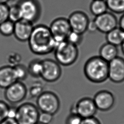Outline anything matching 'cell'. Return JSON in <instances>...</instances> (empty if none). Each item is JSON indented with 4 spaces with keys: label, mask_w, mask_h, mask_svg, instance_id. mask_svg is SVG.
Here are the masks:
<instances>
[{
    "label": "cell",
    "mask_w": 124,
    "mask_h": 124,
    "mask_svg": "<svg viewBox=\"0 0 124 124\" xmlns=\"http://www.w3.org/2000/svg\"><path fill=\"white\" fill-rule=\"evenodd\" d=\"M28 42L31 52L38 55L49 54L56 46L49 27L43 24L34 26Z\"/></svg>",
    "instance_id": "cell-1"
},
{
    "label": "cell",
    "mask_w": 124,
    "mask_h": 124,
    "mask_svg": "<svg viewBox=\"0 0 124 124\" xmlns=\"http://www.w3.org/2000/svg\"><path fill=\"white\" fill-rule=\"evenodd\" d=\"M108 62L99 56L89 58L83 67L85 76L90 81L94 83H101L108 79Z\"/></svg>",
    "instance_id": "cell-2"
},
{
    "label": "cell",
    "mask_w": 124,
    "mask_h": 124,
    "mask_svg": "<svg viewBox=\"0 0 124 124\" xmlns=\"http://www.w3.org/2000/svg\"><path fill=\"white\" fill-rule=\"evenodd\" d=\"M55 60L61 65L67 66L74 64L77 60L79 52L78 46L67 41L58 44L54 50Z\"/></svg>",
    "instance_id": "cell-3"
},
{
    "label": "cell",
    "mask_w": 124,
    "mask_h": 124,
    "mask_svg": "<svg viewBox=\"0 0 124 124\" xmlns=\"http://www.w3.org/2000/svg\"><path fill=\"white\" fill-rule=\"evenodd\" d=\"M36 98V106L40 112L54 115L59 111L61 106L60 100L55 93L49 91H44Z\"/></svg>",
    "instance_id": "cell-4"
},
{
    "label": "cell",
    "mask_w": 124,
    "mask_h": 124,
    "mask_svg": "<svg viewBox=\"0 0 124 124\" xmlns=\"http://www.w3.org/2000/svg\"><path fill=\"white\" fill-rule=\"evenodd\" d=\"M40 111L36 105L25 102L16 108L15 119L18 124H36L38 122Z\"/></svg>",
    "instance_id": "cell-5"
},
{
    "label": "cell",
    "mask_w": 124,
    "mask_h": 124,
    "mask_svg": "<svg viewBox=\"0 0 124 124\" xmlns=\"http://www.w3.org/2000/svg\"><path fill=\"white\" fill-rule=\"evenodd\" d=\"M17 4L22 19L33 24L39 20L41 15V6L38 0H19Z\"/></svg>",
    "instance_id": "cell-6"
},
{
    "label": "cell",
    "mask_w": 124,
    "mask_h": 124,
    "mask_svg": "<svg viewBox=\"0 0 124 124\" xmlns=\"http://www.w3.org/2000/svg\"><path fill=\"white\" fill-rule=\"evenodd\" d=\"M49 28L56 46L66 41L68 35L71 31L68 19L63 17H59L54 19L50 23Z\"/></svg>",
    "instance_id": "cell-7"
},
{
    "label": "cell",
    "mask_w": 124,
    "mask_h": 124,
    "mask_svg": "<svg viewBox=\"0 0 124 124\" xmlns=\"http://www.w3.org/2000/svg\"><path fill=\"white\" fill-rule=\"evenodd\" d=\"M97 110L93 99L84 97L79 99L71 107L70 113L78 114L84 119L94 116Z\"/></svg>",
    "instance_id": "cell-8"
},
{
    "label": "cell",
    "mask_w": 124,
    "mask_h": 124,
    "mask_svg": "<svg viewBox=\"0 0 124 124\" xmlns=\"http://www.w3.org/2000/svg\"><path fill=\"white\" fill-rule=\"evenodd\" d=\"M28 93L26 85L21 81H16L5 89L4 97L10 103L16 104L23 101Z\"/></svg>",
    "instance_id": "cell-9"
},
{
    "label": "cell",
    "mask_w": 124,
    "mask_h": 124,
    "mask_svg": "<svg viewBox=\"0 0 124 124\" xmlns=\"http://www.w3.org/2000/svg\"><path fill=\"white\" fill-rule=\"evenodd\" d=\"M62 73L61 65L56 60H43V70L40 77L43 80L49 83L56 82L61 78Z\"/></svg>",
    "instance_id": "cell-10"
},
{
    "label": "cell",
    "mask_w": 124,
    "mask_h": 124,
    "mask_svg": "<svg viewBox=\"0 0 124 124\" xmlns=\"http://www.w3.org/2000/svg\"><path fill=\"white\" fill-rule=\"evenodd\" d=\"M97 31L104 33H107L118 26V20L114 13L106 12L95 16L93 19Z\"/></svg>",
    "instance_id": "cell-11"
},
{
    "label": "cell",
    "mask_w": 124,
    "mask_h": 124,
    "mask_svg": "<svg viewBox=\"0 0 124 124\" xmlns=\"http://www.w3.org/2000/svg\"><path fill=\"white\" fill-rule=\"evenodd\" d=\"M67 19L72 31L81 34L87 31L90 19L85 12L75 11L70 15Z\"/></svg>",
    "instance_id": "cell-12"
},
{
    "label": "cell",
    "mask_w": 124,
    "mask_h": 124,
    "mask_svg": "<svg viewBox=\"0 0 124 124\" xmlns=\"http://www.w3.org/2000/svg\"><path fill=\"white\" fill-rule=\"evenodd\" d=\"M93 99L97 110L101 111H108L110 110L114 107L115 102L113 94L106 90L97 92Z\"/></svg>",
    "instance_id": "cell-13"
},
{
    "label": "cell",
    "mask_w": 124,
    "mask_h": 124,
    "mask_svg": "<svg viewBox=\"0 0 124 124\" xmlns=\"http://www.w3.org/2000/svg\"><path fill=\"white\" fill-rule=\"evenodd\" d=\"M108 79L115 83L124 81V58L118 56L108 62Z\"/></svg>",
    "instance_id": "cell-14"
},
{
    "label": "cell",
    "mask_w": 124,
    "mask_h": 124,
    "mask_svg": "<svg viewBox=\"0 0 124 124\" xmlns=\"http://www.w3.org/2000/svg\"><path fill=\"white\" fill-rule=\"evenodd\" d=\"M33 27V23L21 19L15 23L13 35L19 41L22 42L28 41Z\"/></svg>",
    "instance_id": "cell-15"
},
{
    "label": "cell",
    "mask_w": 124,
    "mask_h": 124,
    "mask_svg": "<svg viewBox=\"0 0 124 124\" xmlns=\"http://www.w3.org/2000/svg\"><path fill=\"white\" fill-rule=\"evenodd\" d=\"M17 81L13 67L9 65L0 67V88L5 89Z\"/></svg>",
    "instance_id": "cell-16"
},
{
    "label": "cell",
    "mask_w": 124,
    "mask_h": 124,
    "mask_svg": "<svg viewBox=\"0 0 124 124\" xmlns=\"http://www.w3.org/2000/svg\"><path fill=\"white\" fill-rule=\"evenodd\" d=\"M98 56L109 62L118 56V47L117 46L107 42L103 44L99 48Z\"/></svg>",
    "instance_id": "cell-17"
},
{
    "label": "cell",
    "mask_w": 124,
    "mask_h": 124,
    "mask_svg": "<svg viewBox=\"0 0 124 124\" xmlns=\"http://www.w3.org/2000/svg\"><path fill=\"white\" fill-rule=\"evenodd\" d=\"M106 39L115 46H121L124 41V31L118 26L106 34Z\"/></svg>",
    "instance_id": "cell-18"
},
{
    "label": "cell",
    "mask_w": 124,
    "mask_h": 124,
    "mask_svg": "<svg viewBox=\"0 0 124 124\" xmlns=\"http://www.w3.org/2000/svg\"><path fill=\"white\" fill-rule=\"evenodd\" d=\"M29 75L34 78L41 77L43 70V60L35 59L31 60L27 66Z\"/></svg>",
    "instance_id": "cell-19"
},
{
    "label": "cell",
    "mask_w": 124,
    "mask_h": 124,
    "mask_svg": "<svg viewBox=\"0 0 124 124\" xmlns=\"http://www.w3.org/2000/svg\"><path fill=\"white\" fill-rule=\"evenodd\" d=\"M108 10L105 0H93L90 5V12L95 16L103 14Z\"/></svg>",
    "instance_id": "cell-20"
},
{
    "label": "cell",
    "mask_w": 124,
    "mask_h": 124,
    "mask_svg": "<svg viewBox=\"0 0 124 124\" xmlns=\"http://www.w3.org/2000/svg\"><path fill=\"white\" fill-rule=\"evenodd\" d=\"M108 10L114 14L124 13V0H105Z\"/></svg>",
    "instance_id": "cell-21"
},
{
    "label": "cell",
    "mask_w": 124,
    "mask_h": 124,
    "mask_svg": "<svg viewBox=\"0 0 124 124\" xmlns=\"http://www.w3.org/2000/svg\"><path fill=\"white\" fill-rule=\"evenodd\" d=\"M14 73L17 81L25 80L29 75L27 67L25 65L20 63L13 67Z\"/></svg>",
    "instance_id": "cell-22"
},
{
    "label": "cell",
    "mask_w": 124,
    "mask_h": 124,
    "mask_svg": "<svg viewBox=\"0 0 124 124\" xmlns=\"http://www.w3.org/2000/svg\"><path fill=\"white\" fill-rule=\"evenodd\" d=\"M15 23L8 19L0 24V33L4 36H10L13 34Z\"/></svg>",
    "instance_id": "cell-23"
},
{
    "label": "cell",
    "mask_w": 124,
    "mask_h": 124,
    "mask_svg": "<svg viewBox=\"0 0 124 124\" xmlns=\"http://www.w3.org/2000/svg\"><path fill=\"white\" fill-rule=\"evenodd\" d=\"M21 19L20 10L18 4L16 3L9 6L8 19L15 23Z\"/></svg>",
    "instance_id": "cell-24"
},
{
    "label": "cell",
    "mask_w": 124,
    "mask_h": 124,
    "mask_svg": "<svg viewBox=\"0 0 124 124\" xmlns=\"http://www.w3.org/2000/svg\"><path fill=\"white\" fill-rule=\"evenodd\" d=\"M83 39V34H79L71 31L68 35L66 41L74 45L78 46L82 43Z\"/></svg>",
    "instance_id": "cell-25"
},
{
    "label": "cell",
    "mask_w": 124,
    "mask_h": 124,
    "mask_svg": "<svg viewBox=\"0 0 124 124\" xmlns=\"http://www.w3.org/2000/svg\"><path fill=\"white\" fill-rule=\"evenodd\" d=\"M44 92L43 87L40 82H34L30 87L29 93L32 97H37L41 93Z\"/></svg>",
    "instance_id": "cell-26"
},
{
    "label": "cell",
    "mask_w": 124,
    "mask_h": 124,
    "mask_svg": "<svg viewBox=\"0 0 124 124\" xmlns=\"http://www.w3.org/2000/svg\"><path fill=\"white\" fill-rule=\"evenodd\" d=\"M21 61V55L17 52H12L10 54L8 57V61L9 65L11 66H15L20 63Z\"/></svg>",
    "instance_id": "cell-27"
},
{
    "label": "cell",
    "mask_w": 124,
    "mask_h": 124,
    "mask_svg": "<svg viewBox=\"0 0 124 124\" xmlns=\"http://www.w3.org/2000/svg\"><path fill=\"white\" fill-rule=\"evenodd\" d=\"M82 118L78 114L70 113L65 120V124H80Z\"/></svg>",
    "instance_id": "cell-28"
},
{
    "label": "cell",
    "mask_w": 124,
    "mask_h": 124,
    "mask_svg": "<svg viewBox=\"0 0 124 124\" xmlns=\"http://www.w3.org/2000/svg\"><path fill=\"white\" fill-rule=\"evenodd\" d=\"M9 6L7 4L0 3V24L8 19Z\"/></svg>",
    "instance_id": "cell-29"
},
{
    "label": "cell",
    "mask_w": 124,
    "mask_h": 124,
    "mask_svg": "<svg viewBox=\"0 0 124 124\" xmlns=\"http://www.w3.org/2000/svg\"><path fill=\"white\" fill-rule=\"evenodd\" d=\"M9 107L7 103L0 100V123L7 118Z\"/></svg>",
    "instance_id": "cell-30"
},
{
    "label": "cell",
    "mask_w": 124,
    "mask_h": 124,
    "mask_svg": "<svg viewBox=\"0 0 124 124\" xmlns=\"http://www.w3.org/2000/svg\"><path fill=\"white\" fill-rule=\"evenodd\" d=\"M53 115L46 112H40L38 122L44 124H49L52 121Z\"/></svg>",
    "instance_id": "cell-31"
},
{
    "label": "cell",
    "mask_w": 124,
    "mask_h": 124,
    "mask_svg": "<svg viewBox=\"0 0 124 124\" xmlns=\"http://www.w3.org/2000/svg\"><path fill=\"white\" fill-rule=\"evenodd\" d=\"M80 124H101L100 121L95 116L82 119Z\"/></svg>",
    "instance_id": "cell-32"
},
{
    "label": "cell",
    "mask_w": 124,
    "mask_h": 124,
    "mask_svg": "<svg viewBox=\"0 0 124 124\" xmlns=\"http://www.w3.org/2000/svg\"><path fill=\"white\" fill-rule=\"evenodd\" d=\"M96 31H97V29L94 20H90L88 24L87 31H88L90 32H94Z\"/></svg>",
    "instance_id": "cell-33"
},
{
    "label": "cell",
    "mask_w": 124,
    "mask_h": 124,
    "mask_svg": "<svg viewBox=\"0 0 124 124\" xmlns=\"http://www.w3.org/2000/svg\"><path fill=\"white\" fill-rule=\"evenodd\" d=\"M16 108L17 107L10 106L8 109L7 118L15 119L16 113Z\"/></svg>",
    "instance_id": "cell-34"
},
{
    "label": "cell",
    "mask_w": 124,
    "mask_h": 124,
    "mask_svg": "<svg viewBox=\"0 0 124 124\" xmlns=\"http://www.w3.org/2000/svg\"><path fill=\"white\" fill-rule=\"evenodd\" d=\"M0 124H18L15 119L6 118L0 123Z\"/></svg>",
    "instance_id": "cell-35"
},
{
    "label": "cell",
    "mask_w": 124,
    "mask_h": 124,
    "mask_svg": "<svg viewBox=\"0 0 124 124\" xmlns=\"http://www.w3.org/2000/svg\"><path fill=\"white\" fill-rule=\"evenodd\" d=\"M118 27L124 31V13L122 14L118 21Z\"/></svg>",
    "instance_id": "cell-36"
},
{
    "label": "cell",
    "mask_w": 124,
    "mask_h": 124,
    "mask_svg": "<svg viewBox=\"0 0 124 124\" xmlns=\"http://www.w3.org/2000/svg\"><path fill=\"white\" fill-rule=\"evenodd\" d=\"M121 50H122V53H123V54L124 55V42H123V43L121 44Z\"/></svg>",
    "instance_id": "cell-37"
},
{
    "label": "cell",
    "mask_w": 124,
    "mask_h": 124,
    "mask_svg": "<svg viewBox=\"0 0 124 124\" xmlns=\"http://www.w3.org/2000/svg\"><path fill=\"white\" fill-rule=\"evenodd\" d=\"M9 1V0H0V3L7 4V3Z\"/></svg>",
    "instance_id": "cell-38"
},
{
    "label": "cell",
    "mask_w": 124,
    "mask_h": 124,
    "mask_svg": "<svg viewBox=\"0 0 124 124\" xmlns=\"http://www.w3.org/2000/svg\"><path fill=\"white\" fill-rule=\"evenodd\" d=\"M36 124H42V123H39V122H38L37 123H36Z\"/></svg>",
    "instance_id": "cell-39"
},
{
    "label": "cell",
    "mask_w": 124,
    "mask_h": 124,
    "mask_svg": "<svg viewBox=\"0 0 124 124\" xmlns=\"http://www.w3.org/2000/svg\"><path fill=\"white\" fill-rule=\"evenodd\" d=\"M16 0H9V1H15Z\"/></svg>",
    "instance_id": "cell-40"
}]
</instances>
